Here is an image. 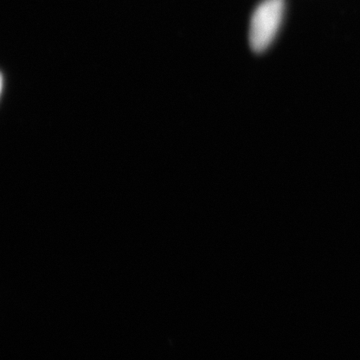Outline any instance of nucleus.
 I'll use <instances>...</instances> for the list:
<instances>
[{
  "label": "nucleus",
  "mask_w": 360,
  "mask_h": 360,
  "mask_svg": "<svg viewBox=\"0 0 360 360\" xmlns=\"http://www.w3.org/2000/svg\"><path fill=\"white\" fill-rule=\"evenodd\" d=\"M284 9V0H264L257 7L250 27V44L253 51H266L276 39L283 23Z\"/></svg>",
  "instance_id": "obj_1"
},
{
  "label": "nucleus",
  "mask_w": 360,
  "mask_h": 360,
  "mask_svg": "<svg viewBox=\"0 0 360 360\" xmlns=\"http://www.w3.org/2000/svg\"><path fill=\"white\" fill-rule=\"evenodd\" d=\"M1 89H2V77H1V75H0V92H1Z\"/></svg>",
  "instance_id": "obj_2"
}]
</instances>
